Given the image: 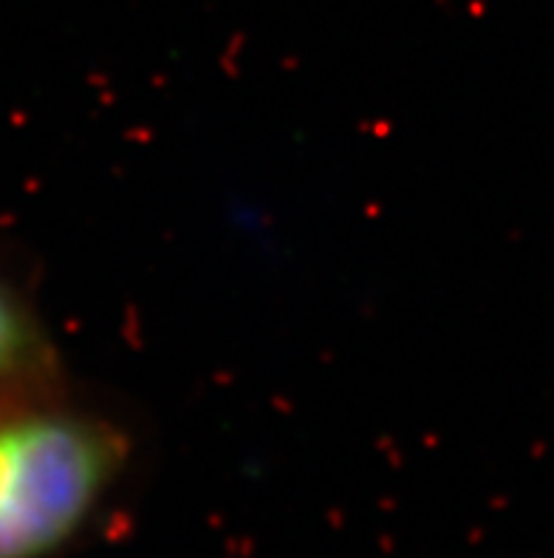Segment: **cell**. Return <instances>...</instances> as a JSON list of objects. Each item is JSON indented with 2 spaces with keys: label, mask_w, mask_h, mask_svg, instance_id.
<instances>
[{
  "label": "cell",
  "mask_w": 554,
  "mask_h": 558,
  "mask_svg": "<svg viewBox=\"0 0 554 558\" xmlns=\"http://www.w3.org/2000/svg\"><path fill=\"white\" fill-rule=\"evenodd\" d=\"M54 372L46 326L17 287L0 276V397L46 389Z\"/></svg>",
  "instance_id": "obj_2"
},
{
  "label": "cell",
  "mask_w": 554,
  "mask_h": 558,
  "mask_svg": "<svg viewBox=\"0 0 554 558\" xmlns=\"http://www.w3.org/2000/svg\"><path fill=\"white\" fill-rule=\"evenodd\" d=\"M131 462L120 423L51 391L0 397V558H51L97 519Z\"/></svg>",
  "instance_id": "obj_1"
}]
</instances>
